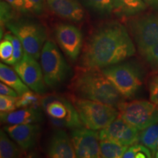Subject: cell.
Listing matches in <instances>:
<instances>
[{
    "label": "cell",
    "instance_id": "1",
    "mask_svg": "<svg viewBox=\"0 0 158 158\" xmlns=\"http://www.w3.org/2000/svg\"><path fill=\"white\" fill-rule=\"evenodd\" d=\"M135 45L129 31L117 21H110L98 27L85 43L80 67L103 69L118 64L133 56Z\"/></svg>",
    "mask_w": 158,
    "mask_h": 158
},
{
    "label": "cell",
    "instance_id": "2",
    "mask_svg": "<svg viewBox=\"0 0 158 158\" xmlns=\"http://www.w3.org/2000/svg\"><path fill=\"white\" fill-rule=\"evenodd\" d=\"M70 89L78 98L103 102L116 108L125 100L100 69L77 68Z\"/></svg>",
    "mask_w": 158,
    "mask_h": 158
},
{
    "label": "cell",
    "instance_id": "3",
    "mask_svg": "<svg viewBox=\"0 0 158 158\" xmlns=\"http://www.w3.org/2000/svg\"><path fill=\"white\" fill-rule=\"evenodd\" d=\"M70 100L76 108L85 127L100 130L106 127L118 116V110L110 105L73 95Z\"/></svg>",
    "mask_w": 158,
    "mask_h": 158
},
{
    "label": "cell",
    "instance_id": "4",
    "mask_svg": "<svg viewBox=\"0 0 158 158\" xmlns=\"http://www.w3.org/2000/svg\"><path fill=\"white\" fill-rule=\"evenodd\" d=\"M40 59L45 82L50 88L59 87L70 76V66L52 40L45 41Z\"/></svg>",
    "mask_w": 158,
    "mask_h": 158
},
{
    "label": "cell",
    "instance_id": "5",
    "mask_svg": "<svg viewBox=\"0 0 158 158\" xmlns=\"http://www.w3.org/2000/svg\"><path fill=\"white\" fill-rule=\"evenodd\" d=\"M5 27L22 43L25 53L38 59L47 38L45 27L37 21L27 19H15Z\"/></svg>",
    "mask_w": 158,
    "mask_h": 158
},
{
    "label": "cell",
    "instance_id": "6",
    "mask_svg": "<svg viewBox=\"0 0 158 158\" xmlns=\"http://www.w3.org/2000/svg\"><path fill=\"white\" fill-rule=\"evenodd\" d=\"M41 107L56 128H76L83 124L73 103L65 97L45 94L41 99Z\"/></svg>",
    "mask_w": 158,
    "mask_h": 158
},
{
    "label": "cell",
    "instance_id": "7",
    "mask_svg": "<svg viewBox=\"0 0 158 158\" xmlns=\"http://www.w3.org/2000/svg\"><path fill=\"white\" fill-rule=\"evenodd\" d=\"M101 70L125 99L133 98L143 84L141 71L131 63L120 62Z\"/></svg>",
    "mask_w": 158,
    "mask_h": 158
},
{
    "label": "cell",
    "instance_id": "8",
    "mask_svg": "<svg viewBox=\"0 0 158 158\" xmlns=\"http://www.w3.org/2000/svg\"><path fill=\"white\" fill-rule=\"evenodd\" d=\"M118 116L139 130L158 123V106L146 100L123 102L118 106Z\"/></svg>",
    "mask_w": 158,
    "mask_h": 158
},
{
    "label": "cell",
    "instance_id": "9",
    "mask_svg": "<svg viewBox=\"0 0 158 158\" xmlns=\"http://www.w3.org/2000/svg\"><path fill=\"white\" fill-rule=\"evenodd\" d=\"M128 30L142 55L158 43V14L135 15L128 22Z\"/></svg>",
    "mask_w": 158,
    "mask_h": 158
},
{
    "label": "cell",
    "instance_id": "10",
    "mask_svg": "<svg viewBox=\"0 0 158 158\" xmlns=\"http://www.w3.org/2000/svg\"><path fill=\"white\" fill-rule=\"evenodd\" d=\"M14 70L30 89L40 95L45 94L47 85L41 65L36 59L24 53L22 59L14 65Z\"/></svg>",
    "mask_w": 158,
    "mask_h": 158
},
{
    "label": "cell",
    "instance_id": "11",
    "mask_svg": "<svg viewBox=\"0 0 158 158\" xmlns=\"http://www.w3.org/2000/svg\"><path fill=\"white\" fill-rule=\"evenodd\" d=\"M70 138L76 157L98 158L100 157V136L97 130L86 127L73 128Z\"/></svg>",
    "mask_w": 158,
    "mask_h": 158
},
{
    "label": "cell",
    "instance_id": "12",
    "mask_svg": "<svg viewBox=\"0 0 158 158\" xmlns=\"http://www.w3.org/2000/svg\"><path fill=\"white\" fill-rule=\"evenodd\" d=\"M54 34L58 44L70 60L76 61L83 47V35L80 29L68 23L55 27Z\"/></svg>",
    "mask_w": 158,
    "mask_h": 158
},
{
    "label": "cell",
    "instance_id": "13",
    "mask_svg": "<svg viewBox=\"0 0 158 158\" xmlns=\"http://www.w3.org/2000/svg\"><path fill=\"white\" fill-rule=\"evenodd\" d=\"M139 130L127 123L120 116L99 132L100 140H109L127 147L139 141Z\"/></svg>",
    "mask_w": 158,
    "mask_h": 158
},
{
    "label": "cell",
    "instance_id": "14",
    "mask_svg": "<svg viewBox=\"0 0 158 158\" xmlns=\"http://www.w3.org/2000/svg\"><path fill=\"white\" fill-rule=\"evenodd\" d=\"M4 130L21 149L28 151L36 145L40 133V127L37 124L6 125Z\"/></svg>",
    "mask_w": 158,
    "mask_h": 158
},
{
    "label": "cell",
    "instance_id": "15",
    "mask_svg": "<svg viewBox=\"0 0 158 158\" xmlns=\"http://www.w3.org/2000/svg\"><path fill=\"white\" fill-rule=\"evenodd\" d=\"M47 155L51 158L76 157L71 138L63 128H56L49 141Z\"/></svg>",
    "mask_w": 158,
    "mask_h": 158
},
{
    "label": "cell",
    "instance_id": "16",
    "mask_svg": "<svg viewBox=\"0 0 158 158\" xmlns=\"http://www.w3.org/2000/svg\"><path fill=\"white\" fill-rule=\"evenodd\" d=\"M52 13L61 19L79 23L84 18V10L77 0H46Z\"/></svg>",
    "mask_w": 158,
    "mask_h": 158
},
{
    "label": "cell",
    "instance_id": "17",
    "mask_svg": "<svg viewBox=\"0 0 158 158\" xmlns=\"http://www.w3.org/2000/svg\"><path fill=\"white\" fill-rule=\"evenodd\" d=\"M1 122L7 125L37 124L43 121V115L39 108H23L9 113H1Z\"/></svg>",
    "mask_w": 158,
    "mask_h": 158
},
{
    "label": "cell",
    "instance_id": "18",
    "mask_svg": "<svg viewBox=\"0 0 158 158\" xmlns=\"http://www.w3.org/2000/svg\"><path fill=\"white\" fill-rule=\"evenodd\" d=\"M113 12L120 18L135 16L148 7L143 0H113Z\"/></svg>",
    "mask_w": 158,
    "mask_h": 158
},
{
    "label": "cell",
    "instance_id": "19",
    "mask_svg": "<svg viewBox=\"0 0 158 158\" xmlns=\"http://www.w3.org/2000/svg\"><path fill=\"white\" fill-rule=\"evenodd\" d=\"M1 81L13 88L19 96L29 91V86L21 80L16 71L4 63L0 64Z\"/></svg>",
    "mask_w": 158,
    "mask_h": 158
},
{
    "label": "cell",
    "instance_id": "20",
    "mask_svg": "<svg viewBox=\"0 0 158 158\" xmlns=\"http://www.w3.org/2000/svg\"><path fill=\"white\" fill-rule=\"evenodd\" d=\"M5 130H1L0 133V157L15 158L20 157L22 155L21 148L11 141L12 138L7 136Z\"/></svg>",
    "mask_w": 158,
    "mask_h": 158
},
{
    "label": "cell",
    "instance_id": "21",
    "mask_svg": "<svg viewBox=\"0 0 158 158\" xmlns=\"http://www.w3.org/2000/svg\"><path fill=\"white\" fill-rule=\"evenodd\" d=\"M100 157L103 158H120L129 147L109 140H100Z\"/></svg>",
    "mask_w": 158,
    "mask_h": 158
},
{
    "label": "cell",
    "instance_id": "22",
    "mask_svg": "<svg viewBox=\"0 0 158 158\" xmlns=\"http://www.w3.org/2000/svg\"><path fill=\"white\" fill-rule=\"evenodd\" d=\"M139 141L151 150L152 155L158 149V123L154 124L141 130L139 134Z\"/></svg>",
    "mask_w": 158,
    "mask_h": 158
},
{
    "label": "cell",
    "instance_id": "23",
    "mask_svg": "<svg viewBox=\"0 0 158 158\" xmlns=\"http://www.w3.org/2000/svg\"><path fill=\"white\" fill-rule=\"evenodd\" d=\"M40 94L36 93L34 91H28L22 95L19 96L17 100V108H39L41 106Z\"/></svg>",
    "mask_w": 158,
    "mask_h": 158
},
{
    "label": "cell",
    "instance_id": "24",
    "mask_svg": "<svg viewBox=\"0 0 158 158\" xmlns=\"http://www.w3.org/2000/svg\"><path fill=\"white\" fill-rule=\"evenodd\" d=\"M124 158H150L152 157V152L149 148L143 144H133L130 146L122 156Z\"/></svg>",
    "mask_w": 158,
    "mask_h": 158
},
{
    "label": "cell",
    "instance_id": "25",
    "mask_svg": "<svg viewBox=\"0 0 158 158\" xmlns=\"http://www.w3.org/2000/svg\"><path fill=\"white\" fill-rule=\"evenodd\" d=\"M87 5L100 14H110L113 12V0H85Z\"/></svg>",
    "mask_w": 158,
    "mask_h": 158
},
{
    "label": "cell",
    "instance_id": "26",
    "mask_svg": "<svg viewBox=\"0 0 158 158\" xmlns=\"http://www.w3.org/2000/svg\"><path fill=\"white\" fill-rule=\"evenodd\" d=\"M13 45L10 40L3 38L0 43V58L4 63L13 65Z\"/></svg>",
    "mask_w": 158,
    "mask_h": 158
},
{
    "label": "cell",
    "instance_id": "27",
    "mask_svg": "<svg viewBox=\"0 0 158 158\" xmlns=\"http://www.w3.org/2000/svg\"><path fill=\"white\" fill-rule=\"evenodd\" d=\"M4 38H7L11 41L13 45V49H14V53H13V65H15L22 59L24 55V49H23V45L20 40L15 36L13 33H6L4 36Z\"/></svg>",
    "mask_w": 158,
    "mask_h": 158
},
{
    "label": "cell",
    "instance_id": "28",
    "mask_svg": "<svg viewBox=\"0 0 158 158\" xmlns=\"http://www.w3.org/2000/svg\"><path fill=\"white\" fill-rule=\"evenodd\" d=\"M1 27L5 26L6 23L10 22V21H13L16 18V15H15V10L14 7H12L9 3L5 2V0L1 1Z\"/></svg>",
    "mask_w": 158,
    "mask_h": 158
},
{
    "label": "cell",
    "instance_id": "29",
    "mask_svg": "<svg viewBox=\"0 0 158 158\" xmlns=\"http://www.w3.org/2000/svg\"><path fill=\"white\" fill-rule=\"evenodd\" d=\"M19 98V97H18ZM18 98L14 97L0 95V110L1 113H9L17 108Z\"/></svg>",
    "mask_w": 158,
    "mask_h": 158
},
{
    "label": "cell",
    "instance_id": "30",
    "mask_svg": "<svg viewBox=\"0 0 158 158\" xmlns=\"http://www.w3.org/2000/svg\"><path fill=\"white\" fill-rule=\"evenodd\" d=\"M142 56L152 68L158 70V43L148 49L144 54H142Z\"/></svg>",
    "mask_w": 158,
    "mask_h": 158
},
{
    "label": "cell",
    "instance_id": "31",
    "mask_svg": "<svg viewBox=\"0 0 158 158\" xmlns=\"http://www.w3.org/2000/svg\"><path fill=\"white\" fill-rule=\"evenodd\" d=\"M31 13L36 15H42L45 11L46 0H26Z\"/></svg>",
    "mask_w": 158,
    "mask_h": 158
},
{
    "label": "cell",
    "instance_id": "32",
    "mask_svg": "<svg viewBox=\"0 0 158 158\" xmlns=\"http://www.w3.org/2000/svg\"><path fill=\"white\" fill-rule=\"evenodd\" d=\"M149 89L150 100L158 106V75H156L151 79Z\"/></svg>",
    "mask_w": 158,
    "mask_h": 158
},
{
    "label": "cell",
    "instance_id": "33",
    "mask_svg": "<svg viewBox=\"0 0 158 158\" xmlns=\"http://www.w3.org/2000/svg\"><path fill=\"white\" fill-rule=\"evenodd\" d=\"M5 1L14 7L17 11L23 13L30 12V9L26 0H5Z\"/></svg>",
    "mask_w": 158,
    "mask_h": 158
},
{
    "label": "cell",
    "instance_id": "34",
    "mask_svg": "<svg viewBox=\"0 0 158 158\" xmlns=\"http://www.w3.org/2000/svg\"><path fill=\"white\" fill-rule=\"evenodd\" d=\"M0 94H1L2 95L11 96L14 97V98H18V97H19V94H18L13 88L7 86V84H4L3 82H1V84H0Z\"/></svg>",
    "mask_w": 158,
    "mask_h": 158
},
{
    "label": "cell",
    "instance_id": "35",
    "mask_svg": "<svg viewBox=\"0 0 158 158\" xmlns=\"http://www.w3.org/2000/svg\"><path fill=\"white\" fill-rule=\"evenodd\" d=\"M143 1L147 4L148 7L158 11V0H143Z\"/></svg>",
    "mask_w": 158,
    "mask_h": 158
},
{
    "label": "cell",
    "instance_id": "36",
    "mask_svg": "<svg viewBox=\"0 0 158 158\" xmlns=\"http://www.w3.org/2000/svg\"><path fill=\"white\" fill-rule=\"evenodd\" d=\"M155 157L158 158V149L157 150V152H156L155 154Z\"/></svg>",
    "mask_w": 158,
    "mask_h": 158
}]
</instances>
